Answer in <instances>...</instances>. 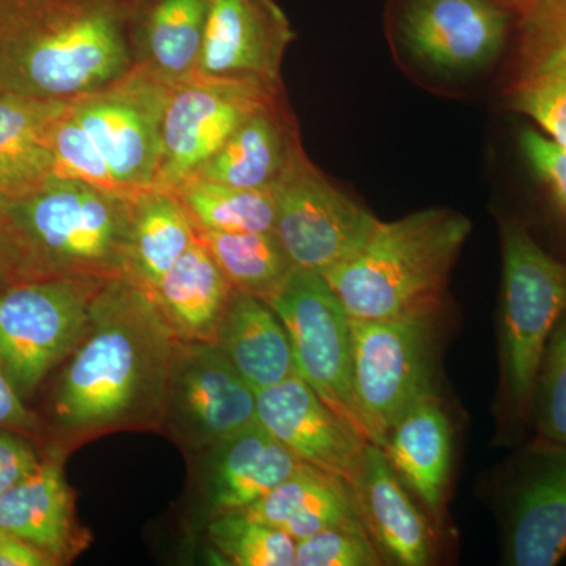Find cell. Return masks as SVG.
Segmentation results:
<instances>
[{
    "label": "cell",
    "instance_id": "34",
    "mask_svg": "<svg viewBox=\"0 0 566 566\" xmlns=\"http://www.w3.org/2000/svg\"><path fill=\"white\" fill-rule=\"evenodd\" d=\"M51 144L55 158V177L87 182L107 191L123 192L102 151L84 126L71 114L70 103L55 122Z\"/></svg>",
    "mask_w": 566,
    "mask_h": 566
},
{
    "label": "cell",
    "instance_id": "11",
    "mask_svg": "<svg viewBox=\"0 0 566 566\" xmlns=\"http://www.w3.org/2000/svg\"><path fill=\"white\" fill-rule=\"evenodd\" d=\"M170 85L133 69L99 91L70 102V111L109 164L123 192L155 188Z\"/></svg>",
    "mask_w": 566,
    "mask_h": 566
},
{
    "label": "cell",
    "instance_id": "35",
    "mask_svg": "<svg viewBox=\"0 0 566 566\" xmlns=\"http://www.w3.org/2000/svg\"><path fill=\"white\" fill-rule=\"evenodd\" d=\"M381 554L364 523L345 524L296 542V566H376Z\"/></svg>",
    "mask_w": 566,
    "mask_h": 566
},
{
    "label": "cell",
    "instance_id": "38",
    "mask_svg": "<svg viewBox=\"0 0 566 566\" xmlns=\"http://www.w3.org/2000/svg\"><path fill=\"white\" fill-rule=\"evenodd\" d=\"M0 428L20 434H33L39 430V419L22 403V397L11 385L9 376L0 367Z\"/></svg>",
    "mask_w": 566,
    "mask_h": 566
},
{
    "label": "cell",
    "instance_id": "4",
    "mask_svg": "<svg viewBox=\"0 0 566 566\" xmlns=\"http://www.w3.org/2000/svg\"><path fill=\"white\" fill-rule=\"evenodd\" d=\"M499 226V416L502 439L517 442L531 427L547 342L566 312V262L547 251L517 216H504Z\"/></svg>",
    "mask_w": 566,
    "mask_h": 566
},
{
    "label": "cell",
    "instance_id": "39",
    "mask_svg": "<svg viewBox=\"0 0 566 566\" xmlns=\"http://www.w3.org/2000/svg\"><path fill=\"white\" fill-rule=\"evenodd\" d=\"M59 565L43 551L22 542L18 536L0 528V566H52Z\"/></svg>",
    "mask_w": 566,
    "mask_h": 566
},
{
    "label": "cell",
    "instance_id": "1",
    "mask_svg": "<svg viewBox=\"0 0 566 566\" xmlns=\"http://www.w3.org/2000/svg\"><path fill=\"white\" fill-rule=\"evenodd\" d=\"M178 340L150 290L107 279L55 390L57 423L76 436L163 424Z\"/></svg>",
    "mask_w": 566,
    "mask_h": 566
},
{
    "label": "cell",
    "instance_id": "36",
    "mask_svg": "<svg viewBox=\"0 0 566 566\" xmlns=\"http://www.w3.org/2000/svg\"><path fill=\"white\" fill-rule=\"evenodd\" d=\"M44 274L9 219L0 212V292Z\"/></svg>",
    "mask_w": 566,
    "mask_h": 566
},
{
    "label": "cell",
    "instance_id": "15",
    "mask_svg": "<svg viewBox=\"0 0 566 566\" xmlns=\"http://www.w3.org/2000/svg\"><path fill=\"white\" fill-rule=\"evenodd\" d=\"M281 93L241 82L191 80L172 85L155 188L172 191L193 177L253 111Z\"/></svg>",
    "mask_w": 566,
    "mask_h": 566
},
{
    "label": "cell",
    "instance_id": "6",
    "mask_svg": "<svg viewBox=\"0 0 566 566\" xmlns=\"http://www.w3.org/2000/svg\"><path fill=\"white\" fill-rule=\"evenodd\" d=\"M106 281L41 275L0 292V367L22 400L80 345Z\"/></svg>",
    "mask_w": 566,
    "mask_h": 566
},
{
    "label": "cell",
    "instance_id": "26",
    "mask_svg": "<svg viewBox=\"0 0 566 566\" xmlns=\"http://www.w3.org/2000/svg\"><path fill=\"white\" fill-rule=\"evenodd\" d=\"M150 293L178 338L214 344L233 286L197 238Z\"/></svg>",
    "mask_w": 566,
    "mask_h": 566
},
{
    "label": "cell",
    "instance_id": "13",
    "mask_svg": "<svg viewBox=\"0 0 566 566\" xmlns=\"http://www.w3.org/2000/svg\"><path fill=\"white\" fill-rule=\"evenodd\" d=\"M256 422V395L210 342L178 340L163 424L191 449H212Z\"/></svg>",
    "mask_w": 566,
    "mask_h": 566
},
{
    "label": "cell",
    "instance_id": "3",
    "mask_svg": "<svg viewBox=\"0 0 566 566\" xmlns=\"http://www.w3.org/2000/svg\"><path fill=\"white\" fill-rule=\"evenodd\" d=\"M471 222L447 208L376 223L354 255L323 274L353 319L436 314Z\"/></svg>",
    "mask_w": 566,
    "mask_h": 566
},
{
    "label": "cell",
    "instance_id": "33",
    "mask_svg": "<svg viewBox=\"0 0 566 566\" xmlns=\"http://www.w3.org/2000/svg\"><path fill=\"white\" fill-rule=\"evenodd\" d=\"M531 428L535 439L566 446V312L554 327L539 365Z\"/></svg>",
    "mask_w": 566,
    "mask_h": 566
},
{
    "label": "cell",
    "instance_id": "19",
    "mask_svg": "<svg viewBox=\"0 0 566 566\" xmlns=\"http://www.w3.org/2000/svg\"><path fill=\"white\" fill-rule=\"evenodd\" d=\"M354 497L382 560L400 566L431 564L433 532L381 447L368 446Z\"/></svg>",
    "mask_w": 566,
    "mask_h": 566
},
{
    "label": "cell",
    "instance_id": "29",
    "mask_svg": "<svg viewBox=\"0 0 566 566\" xmlns=\"http://www.w3.org/2000/svg\"><path fill=\"white\" fill-rule=\"evenodd\" d=\"M197 238L233 290L270 301L294 271L281 241L271 232L221 233L197 230Z\"/></svg>",
    "mask_w": 566,
    "mask_h": 566
},
{
    "label": "cell",
    "instance_id": "2",
    "mask_svg": "<svg viewBox=\"0 0 566 566\" xmlns=\"http://www.w3.org/2000/svg\"><path fill=\"white\" fill-rule=\"evenodd\" d=\"M134 0H0V92L73 102L134 69Z\"/></svg>",
    "mask_w": 566,
    "mask_h": 566
},
{
    "label": "cell",
    "instance_id": "17",
    "mask_svg": "<svg viewBox=\"0 0 566 566\" xmlns=\"http://www.w3.org/2000/svg\"><path fill=\"white\" fill-rule=\"evenodd\" d=\"M256 422L303 463L356 486L370 442L346 424L300 375L256 390Z\"/></svg>",
    "mask_w": 566,
    "mask_h": 566
},
{
    "label": "cell",
    "instance_id": "20",
    "mask_svg": "<svg viewBox=\"0 0 566 566\" xmlns=\"http://www.w3.org/2000/svg\"><path fill=\"white\" fill-rule=\"evenodd\" d=\"M382 452L434 520H441L452 469V424L434 394L417 400L387 433Z\"/></svg>",
    "mask_w": 566,
    "mask_h": 566
},
{
    "label": "cell",
    "instance_id": "32",
    "mask_svg": "<svg viewBox=\"0 0 566 566\" xmlns=\"http://www.w3.org/2000/svg\"><path fill=\"white\" fill-rule=\"evenodd\" d=\"M516 142L547 221L566 243V148L532 123L520 129Z\"/></svg>",
    "mask_w": 566,
    "mask_h": 566
},
{
    "label": "cell",
    "instance_id": "37",
    "mask_svg": "<svg viewBox=\"0 0 566 566\" xmlns=\"http://www.w3.org/2000/svg\"><path fill=\"white\" fill-rule=\"evenodd\" d=\"M40 461L22 434L0 428V494L35 471Z\"/></svg>",
    "mask_w": 566,
    "mask_h": 566
},
{
    "label": "cell",
    "instance_id": "25",
    "mask_svg": "<svg viewBox=\"0 0 566 566\" xmlns=\"http://www.w3.org/2000/svg\"><path fill=\"white\" fill-rule=\"evenodd\" d=\"M214 345L255 392L296 375L285 326L266 301L252 294L233 290Z\"/></svg>",
    "mask_w": 566,
    "mask_h": 566
},
{
    "label": "cell",
    "instance_id": "5",
    "mask_svg": "<svg viewBox=\"0 0 566 566\" xmlns=\"http://www.w3.org/2000/svg\"><path fill=\"white\" fill-rule=\"evenodd\" d=\"M0 212L44 274H132V193L54 177L25 196L0 199Z\"/></svg>",
    "mask_w": 566,
    "mask_h": 566
},
{
    "label": "cell",
    "instance_id": "10",
    "mask_svg": "<svg viewBox=\"0 0 566 566\" xmlns=\"http://www.w3.org/2000/svg\"><path fill=\"white\" fill-rule=\"evenodd\" d=\"M273 232L294 268L326 274L354 255L378 219L346 196L303 153L273 188Z\"/></svg>",
    "mask_w": 566,
    "mask_h": 566
},
{
    "label": "cell",
    "instance_id": "7",
    "mask_svg": "<svg viewBox=\"0 0 566 566\" xmlns=\"http://www.w3.org/2000/svg\"><path fill=\"white\" fill-rule=\"evenodd\" d=\"M292 342L296 374L370 442L353 386V318L322 273L294 268L268 301Z\"/></svg>",
    "mask_w": 566,
    "mask_h": 566
},
{
    "label": "cell",
    "instance_id": "18",
    "mask_svg": "<svg viewBox=\"0 0 566 566\" xmlns=\"http://www.w3.org/2000/svg\"><path fill=\"white\" fill-rule=\"evenodd\" d=\"M303 153L300 128L281 93L253 111L193 177L234 188L271 189Z\"/></svg>",
    "mask_w": 566,
    "mask_h": 566
},
{
    "label": "cell",
    "instance_id": "12",
    "mask_svg": "<svg viewBox=\"0 0 566 566\" xmlns=\"http://www.w3.org/2000/svg\"><path fill=\"white\" fill-rule=\"evenodd\" d=\"M502 99L566 148V0H510Z\"/></svg>",
    "mask_w": 566,
    "mask_h": 566
},
{
    "label": "cell",
    "instance_id": "23",
    "mask_svg": "<svg viewBox=\"0 0 566 566\" xmlns=\"http://www.w3.org/2000/svg\"><path fill=\"white\" fill-rule=\"evenodd\" d=\"M0 528L62 564L76 554L82 535L61 458L41 460L35 471L0 494Z\"/></svg>",
    "mask_w": 566,
    "mask_h": 566
},
{
    "label": "cell",
    "instance_id": "24",
    "mask_svg": "<svg viewBox=\"0 0 566 566\" xmlns=\"http://www.w3.org/2000/svg\"><path fill=\"white\" fill-rule=\"evenodd\" d=\"M70 102L0 92V199H17L55 177L52 129Z\"/></svg>",
    "mask_w": 566,
    "mask_h": 566
},
{
    "label": "cell",
    "instance_id": "14",
    "mask_svg": "<svg viewBox=\"0 0 566 566\" xmlns=\"http://www.w3.org/2000/svg\"><path fill=\"white\" fill-rule=\"evenodd\" d=\"M502 554L512 566H554L566 556V446L534 439L502 486Z\"/></svg>",
    "mask_w": 566,
    "mask_h": 566
},
{
    "label": "cell",
    "instance_id": "30",
    "mask_svg": "<svg viewBox=\"0 0 566 566\" xmlns=\"http://www.w3.org/2000/svg\"><path fill=\"white\" fill-rule=\"evenodd\" d=\"M197 230L271 232L275 203L271 189H243L191 177L172 189Z\"/></svg>",
    "mask_w": 566,
    "mask_h": 566
},
{
    "label": "cell",
    "instance_id": "8",
    "mask_svg": "<svg viewBox=\"0 0 566 566\" xmlns=\"http://www.w3.org/2000/svg\"><path fill=\"white\" fill-rule=\"evenodd\" d=\"M436 314L353 319V386L371 444L424 395L433 394Z\"/></svg>",
    "mask_w": 566,
    "mask_h": 566
},
{
    "label": "cell",
    "instance_id": "27",
    "mask_svg": "<svg viewBox=\"0 0 566 566\" xmlns=\"http://www.w3.org/2000/svg\"><path fill=\"white\" fill-rule=\"evenodd\" d=\"M243 513L281 528L294 542L326 528L364 523L352 488L308 464Z\"/></svg>",
    "mask_w": 566,
    "mask_h": 566
},
{
    "label": "cell",
    "instance_id": "16",
    "mask_svg": "<svg viewBox=\"0 0 566 566\" xmlns=\"http://www.w3.org/2000/svg\"><path fill=\"white\" fill-rule=\"evenodd\" d=\"M293 40L292 24L275 0H210L193 80L281 92L282 62Z\"/></svg>",
    "mask_w": 566,
    "mask_h": 566
},
{
    "label": "cell",
    "instance_id": "21",
    "mask_svg": "<svg viewBox=\"0 0 566 566\" xmlns=\"http://www.w3.org/2000/svg\"><path fill=\"white\" fill-rule=\"evenodd\" d=\"M210 0H134L129 18L134 69L164 84L193 80Z\"/></svg>",
    "mask_w": 566,
    "mask_h": 566
},
{
    "label": "cell",
    "instance_id": "9",
    "mask_svg": "<svg viewBox=\"0 0 566 566\" xmlns=\"http://www.w3.org/2000/svg\"><path fill=\"white\" fill-rule=\"evenodd\" d=\"M515 24L510 0H390L389 28L409 57L441 76L494 65Z\"/></svg>",
    "mask_w": 566,
    "mask_h": 566
},
{
    "label": "cell",
    "instance_id": "28",
    "mask_svg": "<svg viewBox=\"0 0 566 566\" xmlns=\"http://www.w3.org/2000/svg\"><path fill=\"white\" fill-rule=\"evenodd\" d=\"M132 277L155 290L163 275L197 240L188 212L169 189L132 193Z\"/></svg>",
    "mask_w": 566,
    "mask_h": 566
},
{
    "label": "cell",
    "instance_id": "31",
    "mask_svg": "<svg viewBox=\"0 0 566 566\" xmlns=\"http://www.w3.org/2000/svg\"><path fill=\"white\" fill-rule=\"evenodd\" d=\"M208 535L229 565L296 566V542L292 536L243 512L214 515Z\"/></svg>",
    "mask_w": 566,
    "mask_h": 566
},
{
    "label": "cell",
    "instance_id": "22",
    "mask_svg": "<svg viewBox=\"0 0 566 566\" xmlns=\"http://www.w3.org/2000/svg\"><path fill=\"white\" fill-rule=\"evenodd\" d=\"M259 422L211 449L207 497L214 515L244 512L303 465Z\"/></svg>",
    "mask_w": 566,
    "mask_h": 566
}]
</instances>
